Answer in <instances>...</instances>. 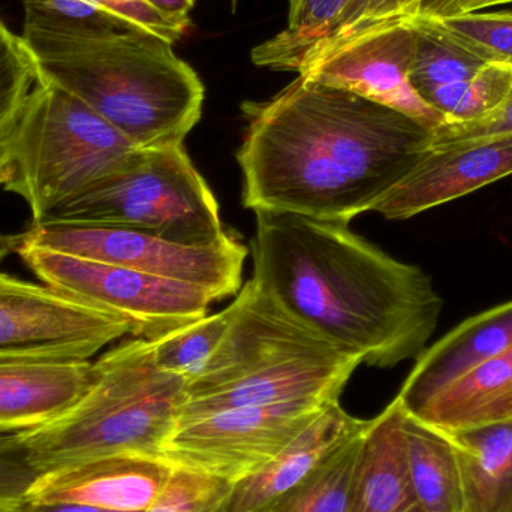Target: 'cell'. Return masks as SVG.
Segmentation results:
<instances>
[{"label":"cell","mask_w":512,"mask_h":512,"mask_svg":"<svg viewBox=\"0 0 512 512\" xmlns=\"http://www.w3.org/2000/svg\"><path fill=\"white\" fill-rule=\"evenodd\" d=\"M367 424L331 403L270 462L233 484L228 512L270 511Z\"/></svg>","instance_id":"15"},{"label":"cell","mask_w":512,"mask_h":512,"mask_svg":"<svg viewBox=\"0 0 512 512\" xmlns=\"http://www.w3.org/2000/svg\"><path fill=\"white\" fill-rule=\"evenodd\" d=\"M20 512H122L104 510V508L92 507V505L75 504V502H35L24 504Z\"/></svg>","instance_id":"38"},{"label":"cell","mask_w":512,"mask_h":512,"mask_svg":"<svg viewBox=\"0 0 512 512\" xmlns=\"http://www.w3.org/2000/svg\"><path fill=\"white\" fill-rule=\"evenodd\" d=\"M415 41L414 26L406 18L390 21L309 57L297 72L393 108L436 131L444 117L420 98L409 80Z\"/></svg>","instance_id":"12"},{"label":"cell","mask_w":512,"mask_h":512,"mask_svg":"<svg viewBox=\"0 0 512 512\" xmlns=\"http://www.w3.org/2000/svg\"><path fill=\"white\" fill-rule=\"evenodd\" d=\"M409 414L447 433L512 418V346Z\"/></svg>","instance_id":"19"},{"label":"cell","mask_w":512,"mask_h":512,"mask_svg":"<svg viewBox=\"0 0 512 512\" xmlns=\"http://www.w3.org/2000/svg\"><path fill=\"white\" fill-rule=\"evenodd\" d=\"M9 177H11V164H9L3 150L0 149V186H5Z\"/></svg>","instance_id":"40"},{"label":"cell","mask_w":512,"mask_h":512,"mask_svg":"<svg viewBox=\"0 0 512 512\" xmlns=\"http://www.w3.org/2000/svg\"><path fill=\"white\" fill-rule=\"evenodd\" d=\"M128 334L131 324L120 316L0 273V360L89 361Z\"/></svg>","instance_id":"11"},{"label":"cell","mask_w":512,"mask_h":512,"mask_svg":"<svg viewBox=\"0 0 512 512\" xmlns=\"http://www.w3.org/2000/svg\"><path fill=\"white\" fill-rule=\"evenodd\" d=\"M105 11L123 18L144 32L152 33L170 44H176L186 30L180 29L167 18L162 17L144 0H92Z\"/></svg>","instance_id":"32"},{"label":"cell","mask_w":512,"mask_h":512,"mask_svg":"<svg viewBox=\"0 0 512 512\" xmlns=\"http://www.w3.org/2000/svg\"><path fill=\"white\" fill-rule=\"evenodd\" d=\"M512 174V132L450 144H432L372 212L406 221L466 197Z\"/></svg>","instance_id":"13"},{"label":"cell","mask_w":512,"mask_h":512,"mask_svg":"<svg viewBox=\"0 0 512 512\" xmlns=\"http://www.w3.org/2000/svg\"><path fill=\"white\" fill-rule=\"evenodd\" d=\"M0 149L11 164L3 188L26 201L38 224L128 164L138 147L77 96L39 80Z\"/></svg>","instance_id":"6"},{"label":"cell","mask_w":512,"mask_h":512,"mask_svg":"<svg viewBox=\"0 0 512 512\" xmlns=\"http://www.w3.org/2000/svg\"><path fill=\"white\" fill-rule=\"evenodd\" d=\"M233 483L174 466L161 495L144 512H228Z\"/></svg>","instance_id":"30"},{"label":"cell","mask_w":512,"mask_h":512,"mask_svg":"<svg viewBox=\"0 0 512 512\" xmlns=\"http://www.w3.org/2000/svg\"><path fill=\"white\" fill-rule=\"evenodd\" d=\"M429 20L486 62L512 65V12H469Z\"/></svg>","instance_id":"29"},{"label":"cell","mask_w":512,"mask_h":512,"mask_svg":"<svg viewBox=\"0 0 512 512\" xmlns=\"http://www.w3.org/2000/svg\"><path fill=\"white\" fill-rule=\"evenodd\" d=\"M39 80L89 105L138 149L183 146L203 114V81L147 32L86 35L24 21Z\"/></svg>","instance_id":"3"},{"label":"cell","mask_w":512,"mask_h":512,"mask_svg":"<svg viewBox=\"0 0 512 512\" xmlns=\"http://www.w3.org/2000/svg\"><path fill=\"white\" fill-rule=\"evenodd\" d=\"M512 90V65L487 62L474 77L430 95L426 104L438 111L445 123L472 122L498 110Z\"/></svg>","instance_id":"26"},{"label":"cell","mask_w":512,"mask_h":512,"mask_svg":"<svg viewBox=\"0 0 512 512\" xmlns=\"http://www.w3.org/2000/svg\"><path fill=\"white\" fill-rule=\"evenodd\" d=\"M20 242L197 286L215 301L239 294L249 254L234 233L216 245L186 246L135 228L63 222L30 224Z\"/></svg>","instance_id":"8"},{"label":"cell","mask_w":512,"mask_h":512,"mask_svg":"<svg viewBox=\"0 0 512 512\" xmlns=\"http://www.w3.org/2000/svg\"><path fill=\"white\" fill-rule=\"evenodd\" d=\"M90 382V360H0V432H32L56 420Z\"/></svg>","instance_id":"16"},{"label":"cell","mask_w":512,"mask_h":512,"mask_svg":"<svg viewBox=\"0 0 512 512\" xmlns=\"http://www.w3.org/2000/svg\"><path fill=\"white\" fill-rule=\"evenodd\" d=\"M254 213L251 280L295 318L369 366L388 369L426 351L444 301L421 268L343 222Z\"/></svg>","instance_id":"2"},{"label":"cell","mask_w":512,"mask_h":512,"mask_svg":"<svg viewBox=\"0 0 512 512\" xmlns=\"http://www.w3.org/2000/svg\"><path fill=\"white\" fill-rule=\"evenodd\" d=\"M403 436L409 475L423 510L463 512L462 475L450 436L406 409Z\"/></svg>","instance_id":"21"},{"label":"cell","mask_w":512,"mask_h":512,"mask_svg":"<svg viewBox=\"0 0 512 512\" xmlns=\"http://www.w3.org/2000/svg\"><path fill=\"white\" fill-rule=\"evenodd\" d=\"M24 21L86 35H123L144 32L123 18L105 11L92 0H24Z\"/></svg>","instance_id":"28"},{"label":"cell","mask_w":512,"mask_h":512,"mask_svg":"<svg viewBox=\"0 0 512 512\" xmlns=\"http://www.w3.org/2000/svg\"><path fill=\"white\" fill-rule=\"evenodd\" d=\"M188 384L156 366L150 340L119 343L92 363V382L74 406L23 433L30 463L48 472L116 454L161 459Z\"/></svg>","instance_id":"5"},{"label":"cell","mask_w":512,"mask_h":512,"mask_svg":"<svg viewBox=\"0 0 512 512\" xmlns=\"http://www.w3.org/2000/svg\"><path fill=\"white\" fill-rule=\"evenodd\" d=\"M328 405L240 406L180 421L161 459L236 484L277 456Z\"/></svg>","instance_id":"10"},{"label":"cell","mask_w":512,"mask_h":512,"mask_svg":"<svg viewBox=\"0 0 512 512\" xmlns=\"http://www.w3.org/2000/svg\"><path fill=\"white\" fill-rule=\"evenodd\" d=\"M399 397L367 424L355 468L349 512H426L406 460Z\"/></svg>","instance_id":"18"},{"label":"cell","mask_w":512,"mask_h":512,"mask_svg":"<svg viewBox=\"0 0 512 512\" xmlns=\"http://www.w3.org/2000/svg\"><path fill=\"white\" fill-rule=\"evenodd\" d=\"M366 429L345 442L268 512H349L355 468Z\"/></svg>","instance_id":"24"},{"label":"cell","mask_w":512,"mask_h":512,"mask_svg":"<svg viewBox=\"0 0 512 512\" xmlns=\"http://www.w3.org/2000/svg\"><path fill=\"white\" fill-rule=\"evenodd\" d=\"M39 78L35 57L23 36L11 32L0 18V141L14 125Z\"/></svg>","instance_id":"27"},{"label":"cell","mask_w":512,"mask_h":512,"mask_svg":"<svg viewBox=\"0 0 512 512\" xmlns=\"http://www.w3.org/2000/svg\"><path fill=\"white\" fill-rule=\"evenodd\" d=\"M406 20L417 35L409 80L424 102L438 90L469 80L486 65V60L448 36L435 21L417 15Z\"/></svg>","instance_id":"22"},{"label":"cell","mask_w":512,"mask_h":512,"mask_svg":"<svg viewBox=\"0 0 512 512\" xmlns=\"http://www.w3.org/2000/svg\"><path fill=\"white\" fill-rule=\"evenodd\" d=\"M505 3H512V0H421L414 15L439 20V18L484 11Z\"/></svg>","instance_id":"35"},{"label":"cell","mask_w":512,"mask_h":512,"mask_svg":"<svg viewBox=\"0 0 512 512\" xmlns=\"http://www.w3.org/2000/svg\"><path fill=\"white\" fill-rule=\"evenodd\" d=\"M21 236H9V234H0V262L12 254L17 252L20 245Z\"/></svg>","instance_id":"39"},{"label":"cell","mask_w":512,"mask_h":512,"mask_svg":"<svg viewBox=\"0 0 512 512\" xmlns=\"http://www.w3.org/2000/svg\"><path fill=\"white\" fill-rule=\"evenodd\" d=\"M372 0H349L348 5H346L345 11L340 14V17L337 18L336 23L331 27L330 33H328L327 38L324 41L316 44L315 47L310 48L309 51L315 50V48L322 47V45L330 44V42L336 41L337 38L343 35V33L348 32L358 20H360L361 15L366 11L367 6L370 5ZM307 51V53H309ZM306 53V54H307ZM304 54V56H306Z\"/></svg>","instance_id":"37"},{"label":"cell","mask_w":512,"mask_h":512,"mask_svg":"<svg viewBox=\"0 0 512 512\" xmlns=\"http://www.w3.org/2000/svg\"><path fill=\"white\" fill-rule=\"evenodd\" d=\"M41 474L30 463L23 433L0 432V512H20Z\"/></svg>","instance_id":"31"},{"label":"cell","mask_w":512,"mask_h":512,"mask_svg":"<svg viewBox=\"0 0 512 512\" xmlns=\"http://www.w3.org/2000/svg\"><path fill=\"white\" fill-rule=\"evenodd\" d=\"M349 0H288V24L252 51L255 65L297 71L304 54L324 41Z\"/></svg>","instance_id":"23"},{"label":"cell","mask_w":512,"mask_h":512,"mask_svg":"<svg viewBox=\"0 0 512 512\" xmlns=\"http://www.w3.org/2000/svg\"><path fill=\"white\" fill-rule=\"evenodd\" d=\"M234 2H237V0H234Z\"/></svg>","instance_id":"41"},{"label":"cell","mask_w":512,"mask_h":512,"mask_svg":"<svg viewBox=\"0 0 512 512\" xmlns=\"http://www.w3.org/2000/svg\"><path fill=\"white\" fill-rule=\"evenodd\" d=\"M237 162L246 209L349 224L399 183L433 143L406 114L298 74L242 105Z\"/></svg>","instance_id":"1"},{"label":"cell","mask_w":512,"mask_h":512,"mask_svg":"<svg viewBox=\"0 0 512 512\" xmlns=\"http://www.w3.org/2000/svg\"><path fill=\"white\" fill-rule=\"evenodd\" d=\"M41 222L135 228L186 246L216 245L231 233L185 146L138 149L128 164Z\"/></svg>","instance_id":"7"},{"label":"cell","mask_w":512,"mask_h":512,"mask_svg":"<svg viewBox=\"0 0 512 512\" xmlns=\"http://www.w3.org/2000/svg\"><path fill=\"white\" fill-rule=\"evenodd\" d=\"M512 132V90L507 101L483 119L463 123H444L433 131L432 144L459 143L489 135L510 134Z\"/></svg>","instance_id":"33"},{"label":"cell","mask_w":512,"mask_h":512,"mask_svg":"<svg viewBox=\"0 0 512 512\" xmlns=\"http://www.w3.org/2000/svg\"><path fill=\"white\" fill-rule=\"evenodd\" d=\"M203 372L188 384L180 421L240 406L339 402L363 360L289 313L249 280Z\"/></svg>","instance_id":"4"},{"label":"cell","mask_w":512,"mask_h":512,"mask_svg":"<svg viewBox=\"0 0 512 512\" xmlns=\"http://www.w3.org/2000/svg\"><path fill=\"white\" fill-rule=\"evenodd\" d=\"M233 318V306L183 325L152 340L156 366L191 382L203 372L207 361L221 345Z\"/></svg>","instance_id":"25"},{"label":"cell","mask_w":512,"mask_h":512,"mask_svg":"<svg viewBox=\"0 0 512 512\" xmlns=\"http://www.w3.org/2000/svg\"><path fill=\"white\" fill-rule=\"evenodd\" d=\"M174 466L158 457H96L42 472L27 502H75L104 510L144 512L161 495Z\"/></svg>","instance_id":"14"},{"label":"cell","mask_w":512,"mask_h":512,"mask_svg":"<svg viewBox=\"0 0 512 512\" xmlns=\"http://www.w3.org/2000/svg\"><path fill=\"white\" fill-rule=\"evenodd\" d=\"M420 2L421 0H372L370 5L367 6L366 11H364V14L361 15L360 20H358L348 32L343 33L340 38L330 42V44L322 45V47L309 51V53L301 59L300 65L304 60L309 59V57L324 53V51L330 50V48L348 41L352 36L358 35V33L364 32V30L370 29V27L412 17L415 11H417ZM300 65H298V68H300Z\"/></svg>","instance_id":"34"},{"label":"cell","mask_w":512,"mask_h":512,"mask_svg":"<svg viewBox=\"0 0 512 512\" xmlns=\"http://www.w3.org/2000/svg\"><path fill=\"white\" fill-rule=\"evenodd\" d=\"M17 254L45 285L126 319L132 336L150 342L204 318L215 301L197 286L119 265L21 242Z\"/></svg>","instance_id":"9"},{"label":"cell","mask_w":512,"mask_h":512,"mask_svg":"<svg viewBox=\"0 0 512 512\" xmlns=\"http://www.w3.org/2000/svg\"><path fill=\"white\" fill-rule=\"evenodd\" d=\"M512 346V300L466 319L415 360L399 393L406 411Z\"/></svg>","instance_id":"17"},{"label":"cell","mask_w":512,"mask_h":512,"mask_svg":"<svg viewBox=\"0 0 512 512\" xmlns=\"http://www.w3.org/2000/svg\"><path fill=\"white\" fill-rule=\"evenodd\" d=\"M144 2L152 6L162 17L179 26L180 29L188 30V27L191 26L189 14L194 9L197 0H144Z\"/></svg>","instance_id":"36"},{"label":"cell","mask_w":512,"mask_h":512,"mask_svg":"<svg viewBox=\"0 0 512 512\" xmlns=\"http://www.w3.org/2000/svg\"><path fill=\"white\" fill-rule=\"evenodd\" d=\"M447 435L459 459L463 512H512V418Z\"/></svg>","instance_id":"20"}]
</instances>
